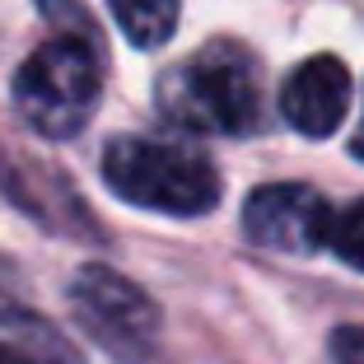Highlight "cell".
<instances>
[{"label":"cell","instance_id":"4","mask_svg":"<svg viewBox=\"0 0 364 364\" xmlns=\"http://www.w3.org/2000/svg\"><path fill=\"white\" fill-rule=\"evenodd\" d=\"M70 309H75L80 327L117 360H140L154 346V332H159L154 299L136 280H127L122 271L103 267V262H89V267L75 271Z\"/></svg>","mask_w":364,"mask_h":364},{"label":"cell","instance_id":"11","mask_svg":"<svg viewBox=\"0 0 364 364\" xmlns=\"http://www.w3.org/2000/svg\"><path fill=\"white\" fill-rule=\"evenodd\" d=\"M350 150H355V159H364V122H360V131H355V140H350Z\"/></svg>","mask_w":364,"mask_h":364},{"label":"cell","instance_id":"6","mask_svg":"<svg viewBox=\"0 0 364 364\" xmlns=\"http://www.w3.org/2000/svg\"><path fill=\"white\" fill-rule=\"evenodd\" d=\"M350 107V70L341 56H309L280 89V112L299 136H332Z\"/></svg>","mask_w":364,"mask_h":364},{"label":"cell","instance_id":"7","mask_svg":"<svg viewBox=\"0 0 364 364\" xmlns=\"http://www.w3.org/2000/svg\"><path fill=\"white\" fill-rule=\"evenodd\" d=\"M131 47H164L178 28V0H107Z\"/></svg>","mask_w":364,"mask_h":364},{"label":"cell","instance_id":"10","mask_svg":"<svg viewBox=\"0 0 364 364\" xmlns=\"http://www.w3.org/2000/svg\"><path fill=\"white\" fill-rule=\"evenodd\" d=\"M0 364H33V360H28L23 350H14V346H5V341H0Z\"/></svg>","mask_w":364,"mask_h":364},{"label":"cell","instance_id":"1","mask_svg":"<svg viewBox=\"0 0 364 364\" xmlns=\"http://www.w3.org/2000/svg\"><path fill=\"white\" fill-rule=\"evenodd\" d=\"M103 182L122 201L159 215H196L220 205V173L192 145H168V140L145 136H117L103 150Z\"/></svg>","mask_w":364,"mask_h":364},{"label":"cell","instance_id":"2","mask_svg":"<svg viewBox=\"0 0 364 364\" xmlns=\"http://www.w3.org/2000/svg\"><path fill=\"white\" fill-rule=\"evenodd\" d=\"M164 117L205 136H243L262 117V89L238 47L210 43L159 85Z\"/></svg>","mask_w":364,"mask_h":364},{"label":"cell","instance_id":"5","mask_svg":"<svg viewBox=\"0 0 364 364\" xmlns=\"http://www.w3.org/2000/svg\"><path fill=\"white\" fill-rule=\"evenodd\" d=\"M336 215L327 196L299 187V182H276V187H257L243 205V234L262 247L276 252H318L332 238Z\"/></svg>","mask_w":364,"mask_h":364},{"label":"cell","instance_id":"3","mask_svg":"<svg viewBox=\"0 0 364 364\" xmlns=\"http://www.w3.org/2000/svg\"><path fill=\"white\" fill-rule=\"evenodd\" d=\"M98 89H103V65H98L94 38L61 33L43 43L14 75V107L38 136L70 140L94 117Z\"/></svg>","mask_w":364,"mask_h":364},{"label":"cell","instance_id":"9","mask_svg":"<svg viewBox=\"0 0 364 364\" xmlns=\"http://www.w3.org/2000/svg\"><path fill=\"white\" fill-rule=\"evenodd\" d=\"M332 360L336 364H364V327H336L332 332Z\"/></svg>","mask_w":364,"mask_h":364},{"label":"cell","instance_id":"8","mask_svg":"<svg viewBox=\"0 0 364 364\" xmlns=\"http://www.w3.org/2000/svg\"><path fill=\"white\" fill-rule=\"evenodd\" d=\"M327 247H332V252L346 262V267L364 271V201L346 205V210L336 215V225H332V238H327Z\"/></svg>","mask_w":364,"mask_h":364},{"label":"cell","instance_id":"12","mask_svg":"<svg viewBox=\"0 0 364 364\" xmlns=\"http://www.w3.org/2000/svg\"><path fill=\"white\" fill-rule=\"evenodd\" d=\"M0 285H5V271H0Z\"/></svg>","mask_w":364,"mask_h":364}]
</instances>
